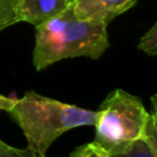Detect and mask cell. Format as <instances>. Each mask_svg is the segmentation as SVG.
Wrapping results in <instances>:
<instances>
[{
    "instance_id": "obj_1",
    "label": "cell",
    "mask_w": 157,
    "mask_h": 157,
    "mask_svg": "<svg viewBox=\"0 0 157 157\" xmlns=\"http://www.w3.org/2000/svg\"><path fill=\"white\" fill-rule=\"evenodd\" d=\"M34 27L33 65L38 71L67 58L98 59L109 47L107 25L77 18L72 6Z\"/></svg>"
},
{
    "instance_id": "obj_10",
    "label": "cell",
    "mask_w": 157,
    "mask_h": 157,
    "mask_svg": "<svg viewBox=\"0 0 157 157\" xmlns=\"http://www.w3.org/2000/svg\"><path fill=\"white\" fill-rule=\"evenodd\" d=\"M16 2V0H0V31H1V23L12 7V5Z\"/></svg>"
},
{
    "instance_id": "obj_9",
    "label": "cell",
    "mask_w": 157,
    "mask_h": 157,
    "mask_svg": "<svg viewBox=\"0 0 157 157\" xmlns=\"http://www.w3.org/2000/svg\"><path fill=\"white\" fill-rule=\"evenodd\" d=\"M0 157H40V156L28 146L26 148H17L0 140Z\"/></svg>"
},
{
    "instance_id": "obj_3",
    "label": "cell",
    "mask_w": 157,
    "mask_h": 157,
    "mask_svg": "<svg viewBox=\"0 0 157 157\" xmlns=\"http://www.w3.org/2000/svg\"><path fill=\"white\" fill-rule=\"evenodd\" d=\"M150 113L142 101L124 90L112 91L96 112L93 142L108 155L123 151L142 139Z\"/></svg>"
},
{
    "instance_id": "obj_4",
    "label": "cell",
    "mask_w": 157,
    "mask_h": 157,
    "mask_svg": "<svg viewBox=\"0 0 157 157\" xmlns=\"http://www.w3.org/2000/svg\"><path fill=\"white\" fill-rule=\"evenodd\" d=\"M77 0H16L1 23V31L18 22L39 25L74 6Z\"/></svg>"
},
{
    "instance_id": "obj_11",
    "label": "cell",
    "mask_w": 157,
    "mask_h": 157,
    "mask_svg": "<svg viewBox=\"0 0 157 157\" xmlns=\"http://www.w3.org/2000/svg\"><path fill=\"white\" fill-rule=\"evenodd\" d=\"M16 98L13 97H7V96H4V94H0V110H4L6 112L15 102Z\"/></svg>"
},
{
    "instance_id": "obj_7",
    "label": "cell",
    "mask_w": 157,
    "mask_h": 157,
    "mask_svg": "<svg viewBox=\"0 0 157 157\" xmlns=\"http://www.w3.org/2000/svg\"><path fill=\"white\" fill-rule=\"evenodd\" d=\"M137 48L151 56L157 54V23H153L152 27L141 37Z\"/></svg>"
},
{
    "instance_id": "obj_5",
    "label": "cell",
    "mask_w": 157,
    "mask_h": 157,
    "mask_svg": "<svg viewBox=\"0 0 157 157\" xmlns=\"http://www.w3.org/2000/svg\"><path fill=\"white\" fill-rule=\"evenodd\" d=\"M137 0H77L72 11L80 20L108 23L136 4Z\"/></svg>"
},
{
    "instance_id": "obj_2",
    "label": "cell",
    "mask_w": 157,
    "mask_h": 157,
    "mask_svg": "<svg viewBox=\"0 0 157 157\" xmlns=\"http://www.w3.org/2000/svg\"><path fill=\"white\" fill-rule=\"evenodd\" d=\"M20 126L28 147L40 157H45L50 145L64 132L77 126L93 125L96 112L48 98L27 91L22 98H16L6 110Z\"/></svg>"
},
{
    "instance_id": "obj_8",
    "label": "cell",
    "mask_w": 157,
    "mask_h": 157,
    "mask_svg": "<svg viewBox=\"0 0 157 157\" xmlns=\"http://www.w3.org/2000/svg\"><path fill=\"white\" fill-rule=\"evenodd\" d=\"M69 157H109V155L92 141L76 147Z\"/></svg>"
},
{
    "instance_id": "obj_6",
    "label": "cell",
    "mask_w": 157,
    "mask_h": 157,
    "mask_svg": "<svg viewBox=\"0 0 157 157\" xmlns=\"http://www.w3.org/2000/svg\"><path fill=\"white\" fill-rule=\"evenodd\" d=\"M109 157H157V150L147 145L142 139L134 141L120 152L109 155Z\"/></svg>"
}]
</instances>
